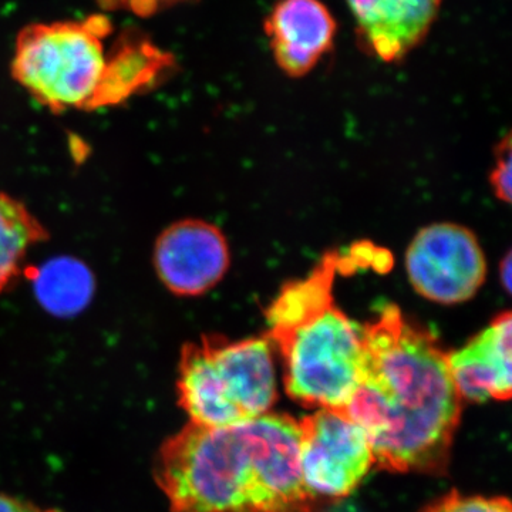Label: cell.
<instances>
[{
    "mask_svg": "<svg viewBox=\"0 0 512 512\" xmlns=\"http://www.w3.org/2000/svg\"><path fill=\"white\" fill-rule=\"evenodd\" d=\"M375 248L328 252L311 274L289 282L266 309L268 335L282 360L286 392L318 409H345L362 377L363 329L336 305V276L357 266L384 265Z\"/></svg>",
    "mask_w": 512,
    "mask_h": 512,
    "instance_id": "3",
    "label": "cell"
},
{
    "mask_svg": "<svg viewBox=\"0 0 512 512\" xmlns=\"http://www.w3.org/2000/svg\"><path fill=\"white\" fill-rule=\"evenodd\" d=\"M441 0H346L363 46L384 62H393L427 35Z\"/></svg>",
    "mask_w": 512,
    "mask_h": 512,
    "instance_id": "10",
    "label": "cell"
},
{
    "mask_svg": "<svg viewBox=\"0 0 512 512\" xmlns=\"http://www.w3.org/2000/svg\"><path fill=\"white\" fill-rule=\"evenodd\" d=\"M110 30L103 16L28 26L16 43L13 79L53 113L123 103L153 84V64L140 45H124L107 57Z\"/></svg>",
    "mask_w": 512,
    "mask_h": 512,
    "instance_id": "4",
    "label": "cell"
},
{
    "mask_svg": "<svg viewBox=\"0 0 512 512\" xmlns=\"http://www.w3.org/2000/svg\"><path fill=\"white\" fill-rule=\"evenodd\" d=\"M178 402L191 423L228 427L269 413L278 396L272 345L266 338L205 335L183 346Z\"/></svg>",
    "mask_w": 512,
    "mask_h": 512,
    "instance_id": "5",
    "label": "cell"
},
{
    "mask_svg": "<svg viewBox=\"0 0 512 512\" xmlns=\"http://www.w3.org/2000/svg\"><path fill=\"white\" fill-rule=\"evenodd\" d=\"M423 512H511V505L504 498L451 494Z\"/></svg>",
    "mask_w": 512,
    "mask_h": 512,
    "instance_id": "14",
    "label": "cell"
},
{
    "mask_svg": "<svg viewBox=\"0 0 512 512\" xmlns=\"http://www.w3.org/2000/svg\"><path fill=\"white\" fill-rule=\"evenodd\" d=\"M299 444V421L281 414L190 423L161 446L156 480L173 512H311Z\"/></svg>",
    "mask_w": 512,
    "mask_h": 512,
    "instance_id": "2",
    "label": "cell"
},
{
    "mask_svg": "<svg viewBox=\"0 0 512 512\" xmlns=\"http://www.w3.org/2000/svg\"><path fill=\"white\" fill-rule=\"evenodd\" d=\"M174 2H178V0H103L104 5H109L111 8L114 6L127 8L138 15H150V13L157 12L158 9Z\"/></svg>",
    "mask_w": 512,
    "mask_h": 512,
    "instance_id": "16",
    "label": "cell"
},
{
    "mask_svg": "<svg viewBox=\"0 0 512 512\" xmlns=\"http://www.w3.org/2000/svg\"><path fill=\"white\" fill-rule=\"evenodd\" d=\"M335 29L320 0H281L266 20L276 63L292 77L311 72L332 46Z\"/></svg>",
    "mask_w": 512,
    "mask_h": 512,
    "instance_id": "11",
    "label": "cell"
},
{
    "mask_svg": "<svg viewBox=\"0 0 512 512\" xmlns=\"http://www.w3.org/2000/svg\"><path fill=\"white\" fill-rule=\"evenodd\" d=\"M511 262V254L508 252L503 261H501L500 266L501 285H503L507 291H510L511 288Z\"/></svg>",
    "mask_w": 512,
    "mask_h": 512,
    "instance_id": "18",
    "label": "cell"
},
{
    "mask_svg": "<svg viewBox=\"0 0 512 512\" xmlns=\"http://www.w3.org/2000/svg\"><path fill=\"white\" fill-rule=\"evenodd\" d=\"M448 369L461 400L510 399L512 389V318L501 313L466 346L447 353Z\"/></svg>",
    "mask_w": 512,
    "mask_h": 512,
    "instance_id": "9",
    "label": "cell"
},
{
    "mask_svg": "<svg viewBox=\"0 0 512 512\" xmlns=\"http://www.w3.org/2000/svg\"><path fill=\"white\" fill-rule=\"evenodd\" d=\"M36 296L47 311L70 316L86 308L93 295L92 272L72 258L55 259L33 275Z\"/></svg>",
    "mask_w": 512,
    "mask_h": 512,
    "instance_id": "13",
    "label": "cell"
},
{
    "mask_svg": "<svg viewBox=\"0 0 512 512\" xmlns=\"http://www.w3.org/2000/svg\"><path fill=\"white\" fill-rule=\"evenodd\" d=\"M299 427V468L313 500L346 497L375 466L365 430L343 410L318 409Z\"/></svg>",
    "mask_w": 512,
    "mask_h": 512,
    "instance_id": "6",
    "label": "cell"
},
{
    "mask_svg": "<svg viewBox=\"0 0 512 512\" xmlns=\"http://www.w3.org/2000/svg\"><path fill=\"white\" fill-rule=\"evenodd\" d=\"M497 161L490 174L491 187L501 201H511V137L507 136L501 141L495 151Z\"/></svg>",
    "mask_w": 512,
    "mask_h": 512,
    "instance_id": "15",
    "label": "cell"
},
{
    "mask_svg": "<svg viewBox=\"0 0 512 512\" xmlns=\"http://www.w3.org/2000/svg\"><path fill=\"white\" fill-rule=\"evenodd\" d=\"M406 271L420 296L440 305H457L480 291L487 261L470 229L440 222L417 232L406 252Z\"/></svg>",
    "mask_w": 512,
    "mask_h": 512,
    "instance_id": "7",
    "label": "cell"
},
{
    "mask_svg": "<svg viewBox=\"0 0 512 512\" xmlns=\"http://www.w3.org/2000/svg\"><path fill=\"white\" fill-rule=\"evenodd\" d=\"M362 329V377L343 412L365 430L379 466H443L461 413L447 353L397 306H384Z\"/></svg>",
    "mask_w": 512,
    "mask_h": 512,
    "instance_id": "1",
    "label": "cell"
},
{
    "mask_svg": "<svg viewBox=\"0 0 512 512\" xmlns=\"http://www.w3.org/2000/svg\"><path fill=\"white\" fill-rule=\"evenodd\" d=\"M153 264L168 292L197 298L220 284L231 264L227 238L217 225L187 218L161 232Z\"/></svg>",
    "mask_w": 512,
    "mask_h": 512,
    "instance_id": "8",
    "label": "cell"
},
{
    "mask_svg": "<svg viewBox=\"0 0 512 512\" xmlns=\"http://www.w3.org/2000/svg\"><path fill=\"white\" fill-rule=\"evenodd\" d=\"M47 238L45 225L22 201L0 192V295L25 274L30 252Z\"/></svg>",
    "mask_w": 512,
    "mask_h": 512,
    "instance_id": "12",
    "label": "cell"
},
{
    "mask_svg": "<svg viewBox=\"0 0 512 512\" xmlns=\"http://www.w3.org/2000/svg\"><path fill=\"white\" fill-rule=\"evenodd\" d=\"M0 512H59L55 510H47V508L39 507L28 501L20 500V498L12 497V495L0 494Z\"/></svg>",
    "mask_w": 512,
    "mask_h": 512,
    "instance_id": "17",
    "label": "cell"
}]
</instances>
